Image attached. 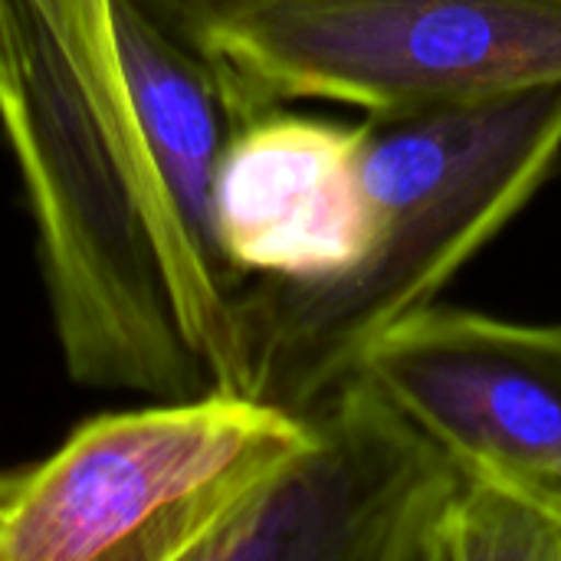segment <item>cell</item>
Listing matches in <instances>:
<instances>
[{
  "mask_svg": "<svg viewBox=\"0 0 561 561\" xmlns=\"http://www.w3.org/2000/svg\"><path fill=\"white\" fill-rule=\"evenodd\" d=\"M115 20L128 92L164 187L204 256L243 283L247 276L227 263L214 224L217 171L237 128L220 79L201 53L174 39L135 0H115Z\"/></svg>",
  "mask_w": 561,
  "mask_h": 561,
  "instance_id": "cell-8",
  "label": "cell"
},
{
  "mask_svg": "<svg viewBox=\"0 0 561 561\" xmlns=\"http://www.w3.org/2000/svg\"><path fill=\"white\" fill-rule=\"evenodd\" d=\"M154 23H161L174 39L194 46L217 23L243 13L260 0H135Z\"/></svg>",
  "mask_w": 561,
  "mask_h": 561,
  "instance_id": "cell-10",
  "label": "cell"
},
{
  "mask_svg": "<svg viewBox=\"0 0 561 561\" xmlns=\"http://www.w3.org/2000/svg\"><path fill=\"white\" fill-rule=\"evenodd\" d=\"M0 125L69 378L158 401L243 394V283L204 256L164 187L115 0H0Z\"/></svg>",
  "mask_w": 561,
  "mask_h": 561,
  "instance_id": "cell-1",
  "label": "cell"
},
{
  "mask_svg": "<svg viewBox=\"0 0 561 561\" xmlns=\"http://www.w3.org/2000/svg\"><path fill=\"white\" fill-rule=\"evenodd\" d=\"M306 440V421L233 391L92 417L0 480V561H204Z\"/></svg>",
  "mask_w": 561,
  "mask_h": 561,
  "instance_id": "cell-3",
  "label": "cell"
},
{
  "mask_svg": "<svg viewBox=\"0 0 561 561\" xmlns=\"http://www.w3.org/2000/svg\"><path fill=\"white\" fill-rule=\"evenodd\" d=\"M358 161L375 220L365 260L322 283L247 276L233 293L243 394L293 417L533 204L561 161V85L368 115Z\"/></svg>",
  "mask_w": 561,
  "mask_h": 561,
  "instance_id": "cell-2",
  "label": "cell"
},
{
  "mask_svg": "<svg viewBox=\"0 0 561 561\" xmlns=\"http://www.w3.org/2000/svg\"><path fill=\"white\" fill-rule=\"evenodd\" d=\"M431 561H561V510L506 477L460 467Z\"/></svg>",
  "mask_w": 561,
  "mask_h": 561,
  "instance_id": "cell-9",
  "label": "cell"
},
{
  "mask_svg": "<svg viewBox=\"0 0 561 561\" xmlns=\"http://www.w3.org/2000/svg\"><path fill=\"white\" fill-rule=\"evenodd\" d=\"M0 480H3V473H0Z\"/></svg>",
  "mask_w": 561,
  "mask_h": 561,
  "instance_id": "cell-11",
  "label": "cell"
},
{
  "mask_svg": "<svg viewBox=\"0 0 561 561\" xmlns=\"http://www.w3.org/2000/svg\"><path fill=\"white\" fill-rule=\"evenodd\" d=\"M362 125L283 105L243 118L224 148L214 224L240 276L322 283L355 270L375 233Z\"/></svg>",
  "mask_w": 561,
  "mask_h": 561,
  "instance_id": "cell-7",
  "label": "cell"
},
{
  "mask_svg": "<svg viewBox=\"0 0 561 561\" xmlns=\"http://www.w3.org/2000/svg\"><path fill=\"white\" fill-rule=\"evenodd\" d=\"M299 421L309 440L237 506L204 561H431L457 460L365 371Z\"/></svg>",
  "mask_w": 561,
  "mask_h": 561,
  "instance_id": "cell-5",
  "label": "cell"
},
{
  "mask_svg": "<svg viewBox=\"0 0 561 561\" xmlns=\"http://www.w3.org/2000/svg\"><path fill=\"white\" fill-rule=\"evenodd\" d=\"M237 125L319 99L365 115L561 85V0H260L194 46Z\"/></svg>",
  "mask_w": 561,
  "mask_h": 561,
  "instance_id": "cell-4",
  "label": "cell"
},
{
  "mask_svg": "<svg viewBox=\"0 0 561 561\" xmlns=\"http://www.w3.org/2000/svg\"><path fill=\"white\" fill-rule=\"evenodd\" d=\"M362 371L460 467L561 510V322L434 302L391 325Z\"/></svg>",
  "mask_w": 561,
  "mask_h": 561,
  "instance_id": "cell-6",
  "label": "cell"
}]
</instances>
